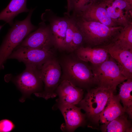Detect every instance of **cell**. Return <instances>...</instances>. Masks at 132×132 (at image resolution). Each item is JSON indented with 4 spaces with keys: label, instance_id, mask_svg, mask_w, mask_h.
Returning a JSON list of instances; mask_svg holds the SVG:
<instances>
[{
    "label": "cell",
    "instance_id": "obj_1",
    "mask_svg": "<svg viewBox=\"0 0 132 132\" xmlns=\"http://www.w3.org/2000/svg\"><path fill=\"white\" fill-rule=\"evenodd\" d=\"M83 39L90 45L97 47L108 45L112 42L123 27H109L100 23L81 18L77 23Z\"/></svg>",
    "mask_w": 132,
    "mask_h": 132
},
{
    "label": "cell",
    "instance_id": "obj_2",
    "mask_svg": "<svg viewBox=\"0 0 132 132\" xmlns=\"http://www.w3.org/2000/svg\"><path fill=\"white\" fill-rule=\"evenodd\" d=\"M113 94L108 90L98 87L89 90L79 103V107L85 111L88 127L98 129L100 115Z\"/></svg>",
    "mask_w": 132,
    "mask_h": 132
},
{
    "label": "cell",
    "instance_id": "obj_3",
    "mask_svg": "<svg viewBox=\"0 0 132 132\" xmlns=\"http://www.w3.org/2000/svg\"><path fill=\"white\" fill-rule=\"evenodd\" d=\"M33 10H30L27 16L23 20L16 21L5 37L0 46V70L3 68L4 63L15 48L35 29L36 27L31 22Z\"/></svg>",
    "mask_w": 132,
    "mask_h": 132
},
{
    "label": "cell",
    "instance_id": "obj_4",
    "mask_svg": "<svg viewBox=\"0 0 132 132\" xmlns=\"http://www.w3.org/2000/svg\"><path fill=\"white\" fill-rule=\"evenodd\" d=\"M92 66L91 68L98 87L108 90L114 93L117 86L127 79L110 55L104 62Z\"/></svg>",
    "mask_w": 132,
    "mask_h": 132
},
{
    "label": "cell",
    "instance_id": "obj_5",
    "mask_svg": "<svg viewBox=\"0 0 132 132\" xmlns=\"http://www.w3.org/2000/svg\"><path fill=\"white\" fill-rule=\"evenodd\" d=\"M25 70L15 78L14 81L22 94L19 99L24 102L32 93L40 92L43 81L40 68L34 65H25Z\"/></svg>",
    "mask_w": 132,
    "mask_h": 132
},
{
    "label": "cell",
    "instance_id": "obj_6",
    "mask_svg": "<svg viewBox=\"0 0 132 132\" xmlns=\"http://www.w3.org/2000/svg\"><path fill=\"white\" fill-rule=\"evenodd\" d=\"M42 81L44 84L42 91L34 93L37 97L45 99L55 97L57 86L61 75L60 66L56 61L49 59L40 68Z\"/></svg>",
    "mask_w": 132,
    "mask_h": 132
},
{
    "label": "cell",
    "instance_id": "obj_7",
    "mask_svg": "<svg viewBox=\"0 0 132 132\" xmlns=\"http://www.w3.org/2000/svg\"><path fill=\"white\" fill-rule=\"evenodd\" d=\"M113 22L123 27L132 23V3L129 0H99Z\"/></svg>",
    "mask_w": 132,
    "mask_h": 132
},
{
    "label": "cell",
    "instance_id": "obj_8",
    "mask_svg": "<svg viewBox=\"0 0 132 132\" xmlns=\"http://www.w3.org/2000/svg\"><path fill=\"white\" fill-rule=\"evenodd\" d=\"M8 59H17L25 64L35 66L40 68L50 59L52 52L50 49H39L17 46Z\"/></svg>",
    "mask_w": 132,
    "mask_h": 132
},
{
    "label": "cell",
    "instance_id": "obj_9",
    "mask_svg": "<svg viewBox=\"0 0 132 132\" xmlns=\"http://www.w3.org/2000/svg\"><path fill=\"white\" fill-rule=\"evenodd\" d=\"M66 69L69 77L67 79L75 85L87 87L96 84L91 68L85 64L79 62H70L67 64Z\"/></svg>",
    "mask_w": 132,
    "mask_h": 132
},
{
    "label": "cell",
    "instance_id": "obj_10",
    "mask_svg": "<svg viewBox=\"0 0 132 132\" xmlns=\"http://www.w3.org/2000/svg\"><path fill=\"white\" fill-rule=\"evenodd\" d=\"M104 46L123 75L127 79H132V50L122 48L113 43Z\"/></svg>",
    "mask_w": 132,
    "mask_h": 132
},
{
    "label": "cell",
    "instance_id": "obj_11",
    "mask_svg": "<svg viewBox=\"0 0 132 132\" xmlns=\"http://www.w3.org/2000/svg\"><path fill=\"white\" fill-rule=\"evenodd\" d=\"M56 93L58 97V103L72 105L79 104L83 99L84 94L81 88L66 79L63 80L57 87Z\"/></svg>",
    "mask_w": 132,
    "mask_h": 132
},
{
    "label": "cell",
    "instance_id": "obj_12",
    "mask_svg": "<svg viewBox=\"0 0 132 132\" xmlns=\"http://www.w3.org/2000/svg\"><path fill=\"white\" fill-rule=\"evenodd\" d=\"M29 34L19 46L33 48L48 49L52 42V33L49 27L44 24Z\"/></svg>",
    "mask_w": 132,
    "mask_h": 132
},
{
    "label": "cell",
    "instance_id": "obj_13",
    "mask_svg": "<svg viewBox=\"0 0 132 132\" xmlns=\"http://www.w3.org/2000/svg\"><path fill=\"white\" fill-rule=\"evenodd\" d=\"M57 108L65 119V129L69 132L74 131L77 128L84 125L86 121L85 114L81 111L80 107L75 105L58 103Z\"/></svg>",
    "mask_w": 132,
    "mask_h": 132
},
{
    "label": "cell",
    "instance_id": "obj_14",
    "mask_svg": "<svg viewBox=\"0 0 132 132\" xmlns=\"http://www.w3.org/2000/svg\"><path fill=\"white\" fill-rule=\"evenodd\" d=\"M79 12L81 18L86 20L99 22L109 27L119 26L113 22L99 0Z\"/></svg>",
    "mask_w": 132,
    "mask_h": 132
},
{
    "label": "cell",
    "instance_id": "obj_15",
    "mask_svg": "<svg viewBox=\"0 0 132 132\" xmlns=\"http://www.w3.org/2000/svg\"><path fill=\"white\" fill-rule=\"evenodd\" d=\"M77 54L80 60L89 62L92 65L100 64L108 60L110 56L104 46L79 47L77 49Z\"/></svg>",
    "mask_w": 132,
    "mask_h": 132
},
{
    "label": "cell",
    "instance_id": "obj_16",
    "mask_svg": "<svg viewBox=\"0 0 132 132\" xmlns=\"http://www.w3.org/2000/svg\"><path fill=\"white\" fill-rule=\"evenodd\" d=\"M112 94L107 105L101 113L99 122L106 124L125 113L123 107L120 103L118 95Z\"/></svg>",
    "mask_w": 132,
    "mask_h": 132
},
{
    "label": "cell",
    "instance_id": "obj_17",
    "mask_svg": "<svg viewBox=\"0 0 132 132\" xmlns=\"http://www.w3.org/2000/svg\"><path fill=\"white\" fill-rule=\"evenodd\" d=\"M27 0H11L0 13V21H3L12 26L16 16L21 13L29 11L26 6Z\"/></svg>",
    "mask_w": 132,
    "mask_h": 132
},
{
    "label": "cell",
    "instance_id": "obj_18",
    "mask_svg": "<svg viewBox=\"0 0 132 132\" xmlns=\"http://www.w3.org/2000/svg\"><path fill=\"white\" fill-rule=\"evenodd\" d=\"M128 116L125 113L112 121L100 126V129L104 132H132L131 121L128 119Z\"/></svg>",
    "mask_w": 132,
    "mask_h": 132
},
{
    "label": "cell",
    "instance_id": "obj_19",
    "mask_svg": "<svg viewBox=\"0 0 132 132\" xmlns=\"http://www.w3.org/2000/svg\"><path fill=\"white\" fill-rule=\"evenodd\" d=\"M69 21L64 19H57L51 24V31L53 38L58 48L64 49L65 41Z\"/></svg>",
    "mask_w": 132,
    "mask_h": 132
},
{
    "label": "cell",
    "instance_id": "obj_20",
    "mask_svg": "<svg viewBox=\"0 0 132 132\" xmlns=\"http://www.w3.org/2000/svg\"><path fill=\"white\" fill-rule=\"evenodd\" d=\"M120 85L118 94L125 113L130 120L132 118V79H128Z\"/></svg>",
    "mask_w": 132,
    "mask_h": 132
},
{
    "label": "cell",
    "instance_id": "obj_21",
    "mask_svg": "<svg viewBox=\"0 0 132 132\" xmlns=\"http://www.w3.org/2000/svg\"><path fill=\"white\" fill-rule=\"evenodd\" d=\"M112 43L126 49L132 50V24L124 27Z\"/></svg>",
    "mask_w": 132,
    "mask_h": 132
},
{
    "label": "cell",
    "instance_id": "obj_22",
    "mask_svg": "<svg viewBox=\"0 0 132 132\" xmlns=\"http://www.w3.org/2000/svg\"><path fill=\"white\" fill-rule=\"evenodd\" d=\"M99 0H68V6L76 11H80L97 2Z\"/></svg>",
    "mask_w": 132,
    "mask_h": 132
},
{
    "label": "cell",
    "instance_id": "obj_23",
    "mask_svg": "<svg viewBox=\"0 0 132 132\" xmlns=\"http://www.w3.org/2000/svg\"><path fill=\"white\" fill-rule=\"evenodd\" d=\"M76 24L72 21H69L66 31L64 46V49L71 50L75 27Z\"/></svg>",
    "mask_w": 132,
    "mask_h": 132
},
{
    "label": "cell",
    "instance_id": "obj_24",
    "mask_svg": "<svg viewBox=\"0 0 132 132\" xmlns=\"http://www.w3.org/2000/svg\"><path fill=\"white\" fill-rule=\"evenodd\" d=\"M83 39L81 32L76 24L74 28L71 50L73 51L78 48Z\"/></svg>",
    "mask_w": 132,
    "mask_h": 132
},
{
    "label": "cell",
    "instance_id": "obj_25",
    "mask_svg": "<svg viewBox=\"0 0 132 132\" xmlns=\"http://www.w3.org/2000/svg\"><path fill=\"white\" fill-rule=\"evenodd\" d=\"M15 127V125L11 121L4 119L0 121V132H10Z\"/></svg>",
    "mask_w": 132,
    "mask_h": 132
},
{
    "label": "cell",
    "instance_id": "obj_26",
    "mask_svg": "<svg viewBox=\"0 0 132 132\" xmlns=\"http://www.w3.org/2000/svg\"><path fill=\"white\" fill-rule=\"evenodd\" d=\"M4 25H0V29H1V28L2 27L4 26Z\"/></svg>",
    "mask_w": 132,
    "mask_h": 132
}]
</instances>
